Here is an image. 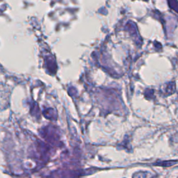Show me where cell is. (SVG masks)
Wrapping results in <instances>:
<instances>
[{
	"label": "cell",
	"mask_w": 178,
	"mask_h": 178,
	"mask_svg": "<svg viewBox=\"0 0 178 178\" xmlns=\"http://www.w3.org/2000/svg\"><path fill=\"white\" fill-rule=\"evenodd\" d=\"M121 146L123 147V148H126L127 150H129V140L127 139H125L124 140V141L121 143Z\"/></svg>",
	"instance_id": "cell-6"
},
{
	"label": "cell",
	"mask_w": 178,
	"mask_h": 178,
	"mask_svg": "<svg viewBox=\"0 0 178 178\" xmlns=\"http://www.w3.org/2000/svg\"><path fill=\"white\" fill-rule=\"evenodd\" d=\"M169 5L174 9L176 12H178V3L177 0H168Z\"/></svg>",
	"instance_id": "cell-5"
},
{
	"label": "cell",
	"mask_w": 178,
	"mask_h": 178,
	"mask_svg": "<svg viewBox=\"0 0 178 178\" xmlns=\"http://www.w3.org/2000/svg\"><path fill=\"white\" fill-rule=\"evenodd\" d=\"M155 175L147 171H139L133 174L132 178H153Z\"/></svg>",
	"instance_id": "cell-2"
},
{
	"label": "cell",
	"mask_w": 178,
	"mask_h": 178,
	"mask_svg": "<svg viewBox=\"0 0 178 178\" xmlns=\"http://www.w3.org/2000/svg\"><path fill=\"white\" fill-rule=\"evenodd\" d=\"M41 135L49 142L54 143L59 140V136L57 131L53 129H45L41 132Z\"/></svg>",
	"instance_id": "cell-1"
},
{
	"label": "cell",
	"mask_w": 178,
	"mask_h": 178,
	"mask_svg": "<svg viewBox=\"0 0 178 178\" xmlns=\"http://www.w3.org/2000/svg\"><path fill=\"white\" fill-rule=\"evenodd\" d=\"M175 89V86L174 83H170V84L168 85L167 88H166V94L167 95L172 94L173 93H174Z\"/></svg>",
	"instance_id": "cell-4"
},
{
	"label": "cell",
	"mask_w": 178,
	"mask_h": 178,
	"mask_svg": "<svg viewBox=\"0 0 178 178\" xmlns=\"http://www.w3.org/2000/svg\"><path fill=\"white\" fill-rule=\"evenodd\" d=\"M178 163L177 160H171V161H157V162L153 163L154 166H162V167H170Z\"/></svg>",
	"instance_id": "cell-3"
}]
</instances>
